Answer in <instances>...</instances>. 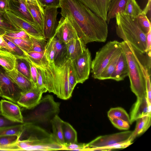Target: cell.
Returning <instances> with one entry per match:
<instances>
[{
    "mask_svg": "<svg viewBox=\"0 0 151 151\" xmlns=\"http://www.w3.org/2000/svg\"><path fill=\"white\" fill-rule=\"evenodd\" d=\"M60 14L67 17L78 37L86 45L94 42H105L108 34L106 22L78 0H60Z\"/></svg>",
    "mask_w": 151,
    "mask_h": 151,
    "instance_id": "6da1fadb",
    "label": "cell"
},
{
    "mask_svg": "<svg viewBox=\"0 0 151 151\" xmlns=\"http://www.w3.org/2000/svg\"><path fill=\"white\" fill-rule=\"evenodd\" d=\"M19 139L12 145L13 151L65 150L52 133L30 123H24Z\"/></svg>",
    "mask_w": 151,
    "mask_h": 151,
    "instance_id": "7a4b0ae2",
    "label": "cell"
},
{
    "mask_svg": "<svg viewBox=\"0 0 151 151\" xmlns=\"http://www.w3.org/2000/svg\"><path fill=\"white\" fill-rule=\"evenodd\" d=\"M69 62L68 60L63 65L57 66L54 62H48L38 67L41 70L43 84L47 91L65 100L70 98L73 92L69 88L68 81Z\"/></svg>",
    "mask_w": 151,
    "mask_h": 151,
    "instance_id": "3957f363",
    "label": "cell"
},
{
    "mask_svg": "<svg viewBox=\"0 0 151 151\" xmlns=\"http://www.w3.org/2000/svg\"><path fill=\"white\" fill-rule=\"evenodd\" d=\"M116 32L123 41L129 43L136 50L142 53H146V35L142 30L136 21L124 13L116 14Z\"/></svg>",
    "mask_w": 151,
    "mask_h": 151,
    "instance_id": "277c9868",
    "label": "cell"
},
{
    "mask_svg": "<svg viewBox=\"0 0 151 151\" xmlns=\"http://www.w3.org/2000/svg\"><path fill=\"white\" fill-rule=\"evenodd\" d=\"M120 43L128 62L131 91L137 98H142L146 96V78L143 70L146 65L141 63L136 50L129 43L123 41Z\"/></svg>",
    "mask_w": 151,
    "mask_h": 151,
    "instance_id": "5b68a950",
    "label": "cell"
},
{
    "mask_svg": "<svg viewBox=\"0 0 151 151\" xmlns=\"http://www.w3.org/2000/svg\"><path fill=\"white\" fill-rule=\"evenodd\" d=\"M60 102L55 101L53 96L47 95L41 99L37 104L26 116L23 117L24 123L35 124L50 122L60 111Z\"/></svg>",
    "mask_w": 151,
    "mask_h": 151,
    "instance_id": "8992f818",
    "label": "cell"
},
{
    "mask_svg": "<svg viewBox=\"0 0 151 151\" xmlns=\"http://www.w3.org/2000/svg\"><path fill=\"white\" fill-rule=\"evenodd\" d=\"M120 47V42L117 41H110L96 52L91 63V72L93 78L98 79L112 57Z\"/></svg>",
    "mask_w": 151,
    "mask_h": 151,
    "instance_id": "52a82bcc",
    "label": "cell"
},
{
    "mask_svg": "<svg viewBox=\"0 0 151 151\" xmlns=\"http://www.w3.org/2000/svg\"><path fill=\"white\" fill-rule=\"evenodd\" d=\"M71 61L77 83H83L88 79L91 69V58L88 48Z\"/></svg>",
    "mask_w": 151,
    "mask_h": 151,
    "instance_id": "ba28073f",
    "label": "cell"
},
{
    "mask_svg": "<svg viewBox=\"0 0 151 151\" xmlns=\"http://www.w3.org/2000/svg\"><path fill=\"white\" fill-rule=\"evenodd\" d=\"M132 131H127L111 134L99 136L89 142L86 144L87 148L105 147L114 144L128 140Z\"/></svg>",
    "mask_w": 151,
    "mask_h": 151,
    "instance_id": "9c48e42d",
    "label": "cell"
},
{
    "mask_svg": "<svg viewBox=\"0 0 151 151\" xmlns=\"http://www.w3.org/2000/svg\"><path fill=\"white\" fill-rule=\"evenodd\" d=\"M0 87L1 97L17 104L24 93L14 83L0 68Z\"/></svg>",
    "mask_w": 151,
    "mask_h": 151,
    "instance_id": "30bf717a",
    "label": "cell"
},
{
    "mask_svg": "<svg viewBox=\"0 0 151 151\" xmlns=\"http://www.w3.org/2000/svg\"><path fill=\"white\" fill-rule=\"evenodd\" d=\"M58 8L57 7H46L44 9L42 32L47 40L53 36L58 27Z\"/></svg>",
    "mask_w": 151,
    "mask_h": 151,
    "instance_id": "8fae6325",
    "label": "cell"
},
{
    "mask_svg": "<svg viewBox=\"0 0 151 151\" xmlns=\"http://www.w3.org/2000/svg\"><path fill=\"white\" fill-rule=\"evenodd\" d=\"M47 91L45 88H40L35 86L23 93L17 104L21 107L30 110L37 104L42 99L43 93Z\"/></svg>",
    "mask_w": 151,
    "mask_h": 151,
    "instance_id": "7c38bea8",
    "label": "cell"
},
{
    "mask_svg": "<svg viewBox=\"0 0 151 151\" xmlns=\"http://www.w3.org/2000/svg\"><path fill=\"white\" fill-rule=\"evenodd\" d=\"M53 37L66 44L70 40L78 38L77 33L68 17H62Z\"/></svg>",
    "mask_w": 151,
    "mask_h": 151,
    "instance_id": "4fadbf2b",
    "label": "cell"
},
{
    "mask_svg": "<svg viewBox=\"0 0 151 151\" xmlns=\"http://www.w3.org/2000/svg\"><path fill=\"white\" fill-rule=\"evenodd\" d=\"M0 113L11 121L20 123L24 122L23 116L20 106L11 101L1 100Z\"/></svg>",
    "mask_w": 151,
    "mask_h": 151,
    "instance_id": "5bb4252c",
    "label": "cell"
},
{
    "mask_svg": "<svg viewBox=\"0 0 151 151\" xmlns=\"http://www.w3.org/2000/svg\"><path fill=\"white\" fill-rule=\"evenodd\" d=\"M8 5L7 11L37 27L28 9L25 0H8Z\"/></svg>",
    "mask_w": 151,
    "mask_h": 151,
    "instance_id": "9a60e30c",
    "label": "cell"
},
{
    "mask_svg": "<svg viewBox=\"0 0 151 151\" xmlns=\"http://www.w3.org/2000/svg\"><path fill=\"white\" fill-rule=\"evenodd\" d=\"M130 115L131 124L139 118L151 116V104L149 102L146 96L137 98L132 107Z\"/></svg>",
    "mask_w": 151,
    "mask_h": 151,
    "instance_id": "2e32d148",
    "label": "cell"
},
{
    "mask_svg": "<svg viewBox=\"0 0 151 151\" xmlns=\"http://www.w3.org/2000/svg\"><path fill=\"white\" fill-rule=\"evenodd\" d=\"M6 12L14 25L19 30L25 31L32 36L45 38L42 31L36 26L16 16L9 11Z\"/></svg>",
    "mask_w": 151,
    "mask_h": 151,
    "instance_id": "e0dca14e",
    "label": "cell"
},
{
    "mask_svg": "<svg viewBox=\"0 0 151 151\" xmlns=\"http://www.w3.org/2000/svg\"><path fill=\"white\" fill-rule=\"evenodd\" d=\"M106 22L108 9L111 0H78Z\"/></svg>",
    "mask_w": 151,
    "mask_h": 151,
    "instance_id": "ac0fdd59",
    "label": "cell"
},
{
    "mask_svg": "<svg viewBox=\"0 0 151 151\" xmlns=\"http://www.w3.org/2000/svg\"><path fill=\"white\" fill-rule=\"evenodd\" d=\"M6 75L24 93L35 86L31 81L21 73L15 68L11 70L6 72Z\"/></svg>",
    "mask_w": 151,
    "mask_h": 151,
    "instance_id": "d6986e66",
    "label": "cell"
},
{
    "mask_svg": "<svg viewBox=\"0 0 151 151\" xmlns=\"http://www.w3.org/2000/svg\"><path fill=\"white\" fill-rule=\"evenodd\" d=\"M129 74V69L128 62L122 50L110 79L116 81H122L126 77L128 76Z\"/></svg>",
    "mask_w": 151,
    "mask_h": 151,
    "instance_id": "ffe728a7",
    "label": "cell"
},
{
    "mask_svg": "<svg viewBox=\"0 0 151 151\" xmlns=\"http://www.w3.org/2000/svg\"><path fill=\"white\" fill-rule=\"evenodd\" d=\"M66 44L67 58L71 61L78 56L86 48V45L79 38L71 40Z\"/></svg>",
    "mask_w": 151,
    "mask_h": 151,
    "instance_id": "44dd1931",
    "label": "cell"
},
{
    "mask_svg": "<svg viewBox=\"0 0 151 151\" xmlns=\"http://www.w3.org/2000/svg\"><path fill=\"white\" fill-rule=\"evenodd\" d=\"M55 49L54 63L57 66L64 64L68 60L67 58L66 44L60 41L57 38L53 37Z\"/></svg>",
    "mask_w": 151,
    "mask_h": 151,
    "instance_id": "7402d4cb",
    "label": "cell"
},
{
    "mask_svg": "<svg viewBox=\"0 0 151 151\" xmlns=\"http://www.w3.org/2000/svg\"><path fill=\"white\" fill-rule=\"evenodd\" d=\"M17 57L9 51L0 48V65L7 72L12 70L15 67Z\"/></svg>",
    "mask_w": 151,
    "mask_h": 151,
    "instance_id": "603a6c76",
    "label": "cell"
},
{
    "mask_svg": "<svg viewBox=\"0 0 151 151\" xmlns=\"http://www.w3.org/2000/svg\"><path fill=\"white\" fill-rule=\"evenodd\" d=\"M134 130L132 131L128 140L132 142L137 137L145 132L151 124V116H147L137 119Z\"/></svg>",
    "mask_w": 151,
    "mask_h": 151,
    "instance_id": "cb8c5ba5",
    "label": "cell"
},
{
    "mask_svg": "<svg viewBox=\"0 0 151 151\" xmlns=\"http://www.w3.org/2000/svg\"><path fill=\"white\" fill-rule=\"evenodd\" d=\"M122 51L121 45V47L112 57L108 64L101 73L98 79L105 80L110 79Z\"/></svg>",
    "mask_w": 151,
    "mask_h": 151,
    "instance_id": "d4e9b609",
    "label": "cell"
},
{
    "mask_svg": "<svg viewBox=\"0 0 151 151\" xmlns=\"http://www.w3.org/2000/svg\"><path fill=\"white\" fill-rule=\"evenodd\" d=\"M128 0H111L107 12L106 21L109 24L111 19L116 17V13H124Z\"/></svg>",
    "mask_w": 151,
    "mask_h": 151,
    "instance_id": "484cf974",
    "label": "cell"
},
{
    "mask_svg": "<svg viewBox=\"0 0 151 151\" xmlns=\"http://www.w3.org/2000/svg\"><path fill=\"white\" fill-rule=\"evenodd\" d=\"M63 121V120L57 114L52 119L50 122L52 124L53 134L58 141L64 146L65 143L62 129Z\"/></svg>",
    "mask_w": 151,
    "mask_h": 151,
    "instance_id": "4316f807",
    "label": "cell"
},
{
    "mask_svg": "<svg viewBox=\"0 0 151 151\" xmlns=\"http://www.w3.org/2000/svg\"><path fill=\"white\" fill-rule=\"evenodd\" d=\"M62 129L65 145L78 142L77 132L71 124L63 121Z\"/></svg>",
    "mask_w": 151,
    "mask_h": 151,
    "instance_id": "83f0119b",
    "label": "cell"
},
{
    "mask_svg": "<svg viewBox=\"0 0 151 151\" xmlns=\"http://www.w3.org/2000/svg\"><path fill=\"white\" fill-rule=\"evenodd\" d=\"M19 30L13 24L6 11L0 12V35H4L7 32Z\"/></svg>",
    "mask_w": 151,
    "mask_h": 151,
    "instance_id": "f1b7e54d",
    "label": "cell"
},
{
    "mask_svg": "<svg viewBox=\"0 0 151 151\" xmlns=\"http://www.w3.org/2000/svg\"><path fill=\"white\" fill-rule=\"evenodd\" d=\"M25 55L28 60L36 67L43 66L48 62L45 52L29 51L25 53Z\"/></svg>",
    "mask_w": 151,
    "mask_h": 151,
    "instance_id": "f546056e",
    "label": "cell"
},
{
    "mask_svg": "<svg viewBox=\"0 0 151 151\" xmlns=\"http://www.w3.org/2000/svg\"><path fill=\"white\" fill-rule=\"evenodd\" d=\"M28 9L37 27L43 31V14L37 6L27 3ZM43 33V32H42Z\"/></svg>",
    "mask_w": 151,
    "mask_h": 151,
    "instance_id": "4dcf8cb0",
    "label": "cell"
},
{
    "mask_svg": "<svg viewBox=\"0 0 151 151\" xmlns=\"http://www.w3.org/2000/svg\"><path fill=\"white\" fill-rule=\"evenodd\" d=\"M107 115L109 119L114 118L121 119L131 124L129 115L122 107L111 108L108 112Z\"/></svg>",
    "mask_w": 151,
    "mask_h": 151,
    "instance_id": "1f68e13d",
    "label": "cell"
},
{
    "mask_svg": "<svg viewBox=\"0 0 151 151\" xmlns=\"http://www.w3.org/2000/svg\"><path fill=\"white\" fill-rule=\"evenodd\" d=\"M2 36L4 38L12 42L21 49L24 52V54L25 53L28 52L31 48L32 42L30 38L25 39L14 38L5 35Z\"/></svg>",
    "mask_w": 151,
    "mask_h": 151,
    "instance_id": "d6a6232c",
    "label": "cell"
},
{
    "mask_svg": "<svg viewBox=\"0 0 151 151\" xmlns=\"http://www.w3.org/2000/svg\"><path fill=\"white\" fill-rule=\"evenodd\" d=\"M23 129V123L0 128V136L16 135L20 138Z\"/></svg>",
    "mask_w": 151,
    "mask_h": 151,
    "instance_id": "836d02e7",
    "label": "cell"
},
{
    "mask_svg": "<svg viewBox=\"0 0 151 151\" xmlns=\"http://www.w3.org/2000/svg\"><path fill=\"white\" fill-rule=\"evenodd\" d=\"M142 13L136 0H128L124 13L129 15L133 18H135Z\"/></svg>",
    "mask_w": 151,
    "mask_h": 151,
    "instance_id": "e575fe53",
    "label": "cell"
},
{
    "mask_svg": "<svg viewBox=\"0 0 151 151\" xmlns=\"http://www.w3.org/2000/svg\"><path fill=\"white\" fill-rule=\"evenodd\" d=\"M15 68L26 77L31 80L30 66L26 57L24 58L17 59Z\"/></svg>",
    "mask_w": 151,
    "mask_h": 151,
    "instance_id": "d590c367",
    "label": "cell"
},
{
    "mask_svg": "<svg viewBox=\"0 0 151 151\" xmlns=\"http://www.w3.org/2000/svg\"><path fill=\"white\" fill-rule=\"evenodd\" d=\"M32 46L29 51H35L44 53L47 40L45 38H39L30 35Z\"/></svg>",
    "mask_w": 151,
    "mask_h": 151,
    "instance_id": "8d00e7d4",
    "label": "cell"
},
{
    "mask_svg": "<svg viewBox=\"0 0 151 151\" xmlns=\"http://www.w3.org/2000/svg\"><path fill=\"white\" fill-rule=\"evenodd\" d=\"M19 138L16 135L0 136V150L8 151L9 147L17 142Z\"/></svg>",
    "mask_w": 151,
    "mask_h": 151,
    "instance_id": "74e56055",
    "label": "cell"
},
{
    "mask_svg": "<svg viewBox=\"0 0 151 151\" xmlns=\"http://www.w3.org/2000/svg\"><path fill=\"white\" fill-rule=\"evenodd\" d=\"M136 18L137 23L142 31L145 34L151 29L150 22L146 15L142 13Z\"/></svg>",
    "mask_w": 151,
    "mask_h": 151,
    "instance_id": "f35d334b",
    "label": "cell"
},
{
    "mask_svg": "<svg viewBox=\"0 0 151 151\" xmlns=\"http://www.w3.org/2000/svg\"><path fill=\"white\" fill-rule=\"evenodd\" d=\"M45 54L47 60L49 63L54 61L55 49L53 37L49 40L45 48Z\"/></svg>",
    "mask_w": 151,
    "mask_h": 151,
    "instance_id": "ab89813d",
    "label": "cell"
},
{
    "mask_svg": "<svg viewBox=\"0 0 151 151\" xmlns=\"http://www.w3.org/2000/svg\"><path fill=\"white\" fill-rule=\"evenodd\" d=\"M68 78L69 87L70 90L73 91L77 83L76 76L73 68L71 60H69Z\"/></svg>",
    "mask_w": 151,
    "mask_h": 151,
    "instance_id": "60d3db41",
    "label": "cell"
},
{
    "mask_svg": "<svg viewBox=\"0 0 151 151\" xmlns=\"http://www.w3.org/2000/svg\"><path fill=\"white\" fill-rule=\"evenodd\" d=\"M132 143V142L128 140L124 142L116 143L105 147L93 148V150H109L114 149L124 148Z\"/></svg>",
    "mask_w": 151,
    "mask_h": 151,
    "instance_id": "b9f144b4",
    "label": "cell"
},
{
    "mask_svg": "<svg viewBox=\"0 0 151 151\" xmlns=\"http://www.w3.org/2000/svg\"><path fill=\"white\" fill-rule=\"evenodd\" d=\"M4 35L14 38L30 39V35L26 32L23 30L8 32Z\"/></svg>",
    "mask_w": 151,
    "mask_h": 151,
    "instance_id": "7bdbcfd3",
    "label": "cell"
},
{
    "mask_svg": "<svg viewBox=\"0 0 151 151\" xmlns=\"http://www.w3.org/2000/svg\"><path fill=\"white\" fill-rule=\"evenodd\" d=\"M113 125L116 128L120 130H127L130 127V124L127 122L119 119H110Z\"/></svg>",
    "mask_w": 151,
    "mask_h": 151,
    "instance_id": "ee69618b",
    "label": "cell"
},
{
    "mask_svg": "<svg viewBox=\"0 0 151 151\" xmlns=\"http://www.w3.org/2000/svg\"><path fill=\"white\" fill-rule=\"evenodd\" d=\"M146 78V97L149 102L151 104V88L150 74L147 68L145 66L143 68Z\"/></svg>",
    "mask_w": 151,
    "mask_h": 151,
    "instance_id": "f6af8a7d",
    "label": "cell"
},
{
    "mask_svg": "<svg viewBox=\"0 0 151 151\" xmlns=\"http://www.w3.org/2000/svg\"><path fill=\"white\" fill-rule=\"evenodd\" d=\"M4 38L12 50L13 54L17 56L18 59L24 58L26 57L24 52L21 49L12 42Z\"/></svg>",
    "mask_w": 151,
    "mask_h": 151,
    "instance_id": "bcb514c9",
    "label": "cell"
},
{
    "mask_svg": "<svg viewBox=\"0 0 151 151\" xmlns=\"http://www.w3.org/2000/svg\"><path fill=\"white\" fill-rule=\"evenodd\" d=\"M65 150H68L75 151H88L86 144L78 143H70L65 145L64 146Z\"/></svg>",
    "mask_w": 151,
    "mask_h": 151,
    "instance_id": "7dc6e473",
    "label": "cell"
},
{
    "mask_svg": "<svg viewBox=\"0 0 151 151\" xmlns=\"http://www.w3.org/2000/svg\"><path fill=\"white\" fill-rule=\"evenodd\" d=\"M43 8L46 7L60 8V0H37Z\"/></svg>",
    "mask_w": 151,
    "mask_h": 151,
    "instance_id": "c3c4849f",
    "label": "cell"
},
{
    "mask_svg": "<svg viewBox=\"0 0 151 151\" xmlns=\"http://www.w3.org/2000/svg\"><path fill=\"white\" fill-rule=\"evenodd\" d=\"M27 59L28 61L30 66L31 76L30 81L34 86H36L37 83V68L33 64L29 61L27 58Z\"/></svg>",
    "mask_w": 151,
    "mask_h": 151,
    "instance_id": "681fc988",
    "label": "cell"
},
{
    "mask_svg": "<svg viewBox=\"0 0 151 151\" xmlns=\"http://www.w3.org/2000/svg\"><path fill=\"white\" fill-rule=\"evenodd\" d=\"M11 121L6 118L0 113V128L19 124Z\"/></svg>",
    "mask_w": 151,
    "mask_h": 151,
    "instance_id": "f907efd6",
    "label": "cell"
},
{
    "mask_svg": "<svg viewBox=\"0 0 151 151\" xmlns=\"http://www.w3.org/2000/svg\"><path fill=\"white\" fill-rule=\"evenodd\" d=\"M37 83L36 86L40 88H45L43 82L41 70L38 67H37Z\"/></svg>",
    "mask_w": 151,
    "mask_h": 151,
    "instance_id": "816d5d0a",
    "label": "cell"
},
{
    "mask_svg": "<svg viewBox=\"0 0 151 151\" xmlns=\"http://www.w3.org/2000/svg\"><path fill=\"white\" fill-rule=\"evenodd\" d=\"M0 48L6 50L13 53L12 49L8 45L3 36L0 35Z\"/></svg>",
    "mask_w": 151,
    "mask_h": 151,
    "instance_id": "f5cc1de1",
    "label": "cell"
},
{
    "mask_svg": "<svg viewBox=\"0 0 151 151\" xmlns=\"http://www.w3.org/2000/svg\"><path fill=\"white\" fill-rule=\"evenodd\" d=\"M146 53L147 54L148 52L151 51V29L149 32L146 34Z\"/></svg>",
    "mask_w": 151,
    "mask_h": 151,
    "instance_id": "db71d44e",
    "label": "cell"
},
{
    "mask_svg": "<svg viewBox=\"0 0 151 151\" xmlns=\"http://www.w3.org/2000/svg\"><path fill=\"white\" fill-rule=\"evenodd\" d=\"M8 0H0V12L8 10Z\"/></svg>",
    "mask_w": 151,
    "mask_h": 151,
    "instance_id": "11a10c76",
    "label": "cell"
},
{
    "mask_svg": "<svg viewBox=\"0 0 151 151\" xmlns=\"http://www.w3.org/2000/svg\"><path fill=\"white\" fill-rule=\"evenodd\" d=\"M27 3L37 6L44 14V9L40 4L37 0H25Z\"/></svg>",
    "mask_w": 151,
    "mask_h": 151,
    "instance_id": "9f6ffc18",
    "label": "cell"
},
{
    "mask_svg": "<svg viewBox=\"0 0 151 151\" xmlns=\"http://www.w3.org/2000/svg\"><path fill=\"white\" fill-rule=\"evenodd\" d=\"M150 7L151 0H148L146 7L142 10V13L146 15L149 12H150Z\"/></svg>",
    "mask_w": 151,
    "mask_h": 151,
    "instance_id": "6f0895ef",
    "label": "cell"
},
{
    "mask_svg": "<svg viewBox=\"0 0 151 151\" xmlns=\"http://www.w3.org/2000/svg\"><path fill=\"white\" fill-rule=\"evenodd\" d=\"M1 95H2V92H1L0 87V96L1 97Z\"/></svg>",
    "mask_w": 151,
    "mask_h": 151,
    "instance_id": "680465c9",
    "label": "cell"
}]
</instances>
